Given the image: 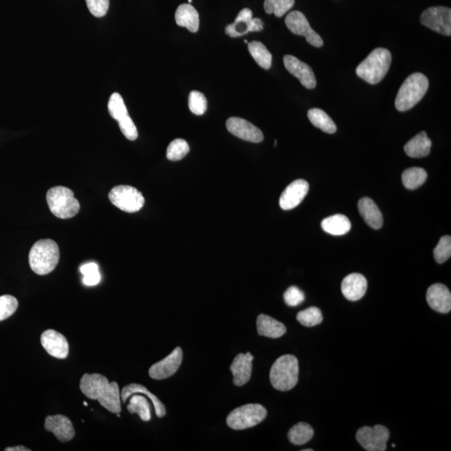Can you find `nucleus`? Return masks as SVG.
Segmentation results:
<instances>
[{
	"label": "nucleus",
	"mask_w": 451,
	"mask_h": 451,
	"mask_svg": "<svg viewBox=\"0 0 451 451\" xmlns=\"http://www.w3.org/2000/svg\"><path fill=\"white\" fill-rule=\"evenodd\" d=\"M18 306V300L14 296H0V322L13 315Z\"/></svg>",
	"instance_id": "38"
},
{
	"label": "nucleus",
	"mask_w": 451,
	"mask_h": 451,
	"mask_svg": "<svg viewBox=\"0 0 451 451\" xmlns=\"http://www.w3.org/2000/svg\"><path fill=\"white\" fill-rule=\"evenodd\" d=\"M308 119L315 127L319 128L325 133L334 134L337 127L334 121L328 114L319 108L310 109L308 112Z\"/></svg>",
	"instance_id": "29"
},
{
	"label": "nucleus",
	"mask_w": 451,
	"mask_h": 451,
	"mask_svg": "<svg viewBox=\"0 0 451 451\" xmlns=\"http://www.w3.org/2000/svg\"><path fill=\"white\" fill-rule=\"evenodd\" d=\"M193 0H188V3H192Z\"/></svg>",
	"instance_id": "47"
},
{
	"label": "nucleus",
	"mask_w": 451,
	"mask_h": 451,
	"mask_svg": "<svg viewBox=\"0 0 451 451\" xmlns=\"http://www.w3.org/2000/svg\"><path fill=\"white\" fill-rule=\"evenodd\" d=\"M321 226L324 231L335 236L346 234L351 229V221L342 214H336L324 219Z\"/></svg>",
	"instance_id": "28"
},
{
	"label": "nucleus",
	"mask_w": 451,
	"mask_h": 451,
	"mask_svg": "<svg viewBox=\"0 0 451 451\" xmlns=\"http://www.w3.org/2000/svg\"><path fill=\"white\" fill-rule=\"evenodd\" d=\"M299 360L294 355H283L275 361L270 371V381L279 391H288L299 381Z\"/></svg>",
	"instance_id": "5"
},
{
	"label": "nucleus",
	"mask_w": 451,
	"mask_h": 451,
	"mask_svg": "<svg viewBox=\"0 0 451 451\" xmlns=\"http://www.w3.org/2000/svg\"><path fill=\"white\" fill-rule=\"evenodd\" d=\"M81 392L91 400H98L103 407L114 414L121 412V393L116 382L109 383L100 373H85L80 380Z\"/></svg>",
	"instance_id": "1"
},
{
	"label": "nucleus",
	"mask_w": 451,
	"mask_h": 451,
	"mask_svg": "<svg viewBox=\"0 0 451 451\" xmlns=\"http://www.w3.org/2000/svg\"><path fill=\"white\" fill-rule=\"evenodd\" d=\"M60 260L59 246L51 239L36 242L28 254L31 269L38 275H46L55 270Z\"/></svg>",
	"instance_id": "2"
},
{
	"label": "nucleus",
	"mask_w": 451,
	"mask_h": 451,
	"mask_svg": "<svg viewBox=\"0 0 451 451\" xmlns=\"http://www.w3.org/2000/svg\"><path fill=\"white\" fill-rule=\"evenodd\" d=\"M429 88V80L421 73H414L401 85L396 100V107L400 112H407L423 98Z\"/></svg>",
	"instance_id": "4"
},
{
	"label": "nucleus",
	"mask_w": 451,
	"mask_h": 451,
	"mask_svg": "<svg viewBox=\"0 0 451 451\" xmlns=\"http://www.w3.org/2000/svg\"><path fill=\"white\" fill-rule=\"evenodd\" d=\"M109 199L117 209L130 213L139 212L145 204L143 195L132 186H115L109 192Z\"/></svg>",
	"instance_id": "8"
},
{
	"label": "nucleus",
	"mask_w": 451,
	"mask_h": 451,
	"mask_svg": "<svg viewBox=\"0 0 451 451\" xmlns=\"http://www.w3.org/2000/svg\"><path fill=\"white\" fill-rule=\"evenodd\" d=\"M426 300L430 308L441 314H448L451 310V294L444 284L436 283L428 288Z\"/></svg>",
	"instance_id": "20"
},
{
	"label": "nucleus",
	"mask_w": 451,
	"mask_h": 451,
	"mask_svg": "<svg viewBox=\"0 0 451 451\" xmlns=\"http://www.w3.org/2000/svg\"><path fill=\"white\" fill-rule=\"evenodd\" d=\"M189 109L195 115L202 116L206 111L207 101L202 93L193 91L189 96Z\"/></svg>",
	"instance_id": "40"
},
{
	"label": "nucleus",
	"mask_w": 451,
	"mask_h": 451,
	"mask_svg": "<svg viewBox=\"0 0 451 451\" xmlns=\"http://www.w3.org/2000/svg\"><path fill=\"white\" fill-rule=\"evenodd\" d=\"M308 190H310V185L306 180L299 179V180L292 182L283 191L281 197H280V206L285 211L295 209L307 196Z\"/></svg>",
	"instance_id": "16"
},
{
	"label": "nucleus",
	"mask_w": 451,
	"mask_h": 451,
	"mask_svg": "<svg viewBox=\"0 0 451 451\" xmlns=\"http://www.w3.org/2000/svg\"><path fill=\"white\" fill-rule=\"evenodd\" d=\"M391 62V53L387 48H375L359 64L356 74L369 84L376 85L384 78Z\"/></svg>",
	"instance_id": "3"
},
{
	"label": "nucleus",
	"mask_w": 451,
	"mask_h": 451,
	"mask_svg": "<svg viewBox=\"0 0 451 451\" xmlns=\"http://www.w3.org/2000/svg\"><path fill=\"white\" fill-rule=\"evenodd\" d=\"M312 450H312V449L303 450V451H312Z\"/></svg>",
	"instance_id": "44"
},
{
	"label": "nucleus",
	"mask_w": 451,
	"mask_h": 451,
	"mask_svg": "<svg viewBox=\"0 0 451 451\" xmlns=\"http://www.w3.org/2000/svg\"><path fill=\"white\" fill-rule=\"evenodd\" d=\"M427 173L423 168H412L402 174V182L406 188L414 190L420 188L427 180Z\"/></svg>",
	"instance_id": "32"
},
{
	"label": "nucleus",
	"mask_w": 451,
	"mask_h": 451,
	"mask_svg": "<svg viewBox=\"0 0 451 451\" xmlns=\"http://www.w3.org/2000/svg\"><path fill=\"white\" fill-rule=\"evenodd\" d=\"M297 320L303 326L315 327L323 322V315L319 308L310 307L300 311L297 315Z\"/></svg>",
	"instance_id": "35"
},
{
	"label": "nucleus",
	"mask_w": 451,
	"mask_h": 451,
	"mask_svg": "<svg viewBox=\"0 0 451 451\" xmlns=\"http://www.w3.org/2000/svg\"><path fill=\"white\" fill-rule=\"evenodd\" d=\"M267 409L259 404H249L236 408L227 418L231 429L242 430L254 427L265 420Z\"/></svg>",
	"instance_id": "7"
},
{
	"label": "nucleus",
	"mask_w": 451,
	"mask_h": 451,
	"mask_svg": "<svg viewBox=\"0 0 451 451\" xmlns=\"http://www.w3.org/2000/svg\"><path fill=\"white\" fill-rule=\"evenodd\" d=\"M88 10L97 18L104 17L107 14L109 0H85Z\"/></svg>",
	"instance_id": "42"
},
{
	"label": "nucleus",
	"mask_w": 451,
	"mask_h": 451,
	"mask_svg": "<svg viewBox=\"0 0 451 451\" xmlns=\"http://www.w3.org/2000/svg\"><path fill=\"white\" fill-rule=\"evenodd\" d=\"M109 115L118 121L119 127L123 135L130 141H135L138 137L136 125L134 124L131 116H129L123 97L119 93H113L109 97L108 103Z\"/></svg>",
	"instance_id": "9"
},
{
	"label": "nucleus",
	"mask_w": 451,
	"mask_h": 451,
	"mask_svg": "<svg viewBox=\"0 0 451 451\" xmlns=\"http://www.w3.org/2000/svg\"><path fill=\"white\" fill-rule=\"evenodd\" d=\"M285 24L292 34L304 36L311 46L318 48L324 46L322 38L312 30L302 12L297 10L291 12L286 17Z\"/></svg>",
	"instance_id": "12"
},
{
	"label": "nucleus",
	"mask_w": 451,
	"mask_h": 451,
	"mask_svg": "<svg viewBox=\"0 0 451 451\" xmlns=\"http://www.w3.org/2000/svg\"><path fill=\"white\" fill-rule=\"evenodd\" d=\"M46 200L48 209L56 218L68 219L79 213L80 202L71 189L64 186H55L48 191Z\"/></svg>",
	"instance_id": "6"
},
{
	"label": "nucleus",
	"mask_w": 451,
	"mask_h": 451,
	"mask_svg": "<svg viewBox=\"0 0 451 451\" xmlns=\"http://www.w3.org/2000/svg\"><path fill=\"white\" fill-rule=\"evenodd\" d=\"M175 19L178 26L185 27L193 33H196L200 24L199 15L190 3H184L177 8Z\"/></svg>",
	"instance_id": "26"
},
{
	"label": "nucleus",
	"mask_w": 451,
	"mask_h": 451,
	"mask_svg": "<svg viewBox=\"0 0 451 451\" xmlns=\"http://www.w3.org/2000/svg\"><path fill=\"white\" fill-rule=\"evenodd\" d=\"M295 0H265L264 10L268 15L274 14L281 18L288 10L294 6Z\"/></svg>",
	"instance_id": "34"
},
{
	"label": "nucleus",
	"mask_w": 451,
	"mask_h": 451,
	"mask_svg": "<svg viewBox=\"0 0 451 451\" xmlns=\"http://www.w3.org/2000/svg\"><path fill=\"white\" fill-rule=\"evenodd\" d=\"M130 403L127 405L128 412L131 414H137L142 421H149L150 416V408L148 400L141 393L132 395Z\"/></svg>",
	"instance_id": "33"
},
{
	"label": "nucleus",
	"mask_w": 451,
	"mask_h": 451,
	"mask_svg": "<svg viewBox=\"0 0 451 451\" xmlns=\"http://www.w3.org/2000/svg\"><path fill=\"white\" fill-rule=\"evenodd\" d=\"M135 393H141V395H145L148 396L150 401L152 402L154 408H155V412L158 418H162L166 416V410L165 405L161 403V401L158 399V398L153 395L152 393H150L145 386L138 384H131L125 386L123 388V392L121 393V400L125 403L127 401L130 397Z\"/></svg>",
	"instance_id": "27"
},
{
	"label": "nucleus",
	"mask_w": 451,
	"mask_h": 451,
	"mask_svg": "<svg viewBox=\"0 0 451 451\" xmlns=\"http://www.w3.org/2000/svg\"><path fill=\"white\" fill-rule=\"evenodd\" d=\"M432 142L425 132H421L405 145L406 155L412 158H423L430 155Z\"/></svg>",
	"instance_id": "25"
},
{
	"label": "nucleus",
	"mask_w": 451,
	"mask_h": 451,
	"mask_svg": "<svg viewBox=\"0 0 451 451\" xmlns=\"http://www.w3.org/2000/svg\"><path fill=\"white\" fill-rule=\"evenodd\" d=\"M315 432L311 425L304 423V422H300L290 430L288 438L292 444L303 445L311 440Z\"/></svg>",
	"instance_id": "30"
},
{
	"label": "nucleus",
	"mask_w": 451,
	"mask_h": 451,
	"mask_svg": "<svg viewBox=\"0 0 451 451\" xmlns=\"http://www.w3.org/2000/svg\"><path fill=\"white\" fill-rule=\"evenodd\" d=\"M190 148L188 142L184 139H176L170 142L166 150V157L170 161H180L188 155Z\"/></svg>",
	"instance_id": "36"
},
{
	"label": "nucleus",
	"mask_w": 451,
	"mask_h": 451,
	"mask_svg": "<svg viewBox=\"0 0 451 451\" xmlns=\"http://www.w3.org/2000/svg\"><path fill=\"white\" fill-rule=\"evenodd\" d=\"M356 439L361 446L368 451H384L387 448L389 432L385 426L378 425L375 427L364 426L357 430Z\"/></svg>",
	"instance_id": "10"
},
{
	"label": "nucleus",
	"mask_w": 451,
	"mask_h": 451,
	"mask_svg": "<svg viewBox=\"0 0 451 451\" xmlns=\"http://www.w3.org/2000/svg\"><path fill=\"white\" fill-rule=\"evenodd\" d=\"M284 67L292 76L299 79L300 83L307 89H315L317 81L314 71L306 63L301 62L295 56L285 55L283 57Z\"/></svg>",
	"instance_id": "17"
},
{
	"label": "nucleus",
	"mask_w": 451,
	"mask_h": 451,
	"mask_svg": "<svg viewBox=\"0 0 451 451\" xmlns=\"http://www.w3.org/2000/svg\"><path fill=\"white\" fill-rule=\"evenodd\" d=\"M44 429L52 432L60 441H71L75 437V429L72 422L62 414L47 416L44 422Z\"/></svg>",
	"instance_id": "19"
},
{
	"label": "nucleus",
	"mask_w": 451,
	"mask_h": 451,
	"mask_svg": "<svg viewBox=\"0 0 451 451\" xmlns=\"http://www.w3.org/2000/svg\"><path fill=\"white\" fill-rule=\"evenodd\" d=\"M359 211L365 222L373 229H380L383 226V216L376 203L369 197L360 199Z\"/></svg>",
	"instance_id": "23"
},
{
	"label": "nucleus",
	"mask_w": 451,
	"mask_h": 451,
	"mask_svg": "<svg viewBox=\"0 0 451 451\" xmlns=\"http://www.w3.org/2000/svg\"><path fill=\"white\" fill-rule=\"evenodd\" d=\"M451 256L450 236H444L440 239L436 249H434V258L438 263H444Z\"/></svg>",
	"instance_id": "39"
},
{
	"label": "nucleus",
	"mask_w": 451,
	"mask_h": 451,
	"mask_svg": "<svg viewBox=\"0 0 451 451\" xmlns=\"http://www.w3.org/2000/svg\"><path fill=\"white\" fill-rule=\"evenodd\" d=\"M84 405H85V406H87V405H88V404L87 403V402H84Z\"/></svg>",
	"instance_id": "45"
},
{
	"label": "nucleus",
	"mask_w": 451,
	"mask_h": 451,
	"mask_svg": "<svg viewBox=\"0 0 451 451\" xmlns=\"http://www.w3.org/2000/svg\"><path fill=\"white\" fill-rule=\"evenodd\" d=\"M254 359V356L249 352L239 353L236 356L230 366V371L233 375V384L236 386L245 385L250 380Z\"/></svg>",
	"instance_id": "21"
},
{
	"label": "nucleus",
	"mask_w": 451,
	"mask_h": 451,
	"mask_svg": "<svg viewBox=\"0 0 451 451\" xmlns=\"http://www.w3.org/2000/svg\"><path fill=\"white\" fill-rule=\"evenodd\" d=\"M283 299L287 306L297 307L303 302L304 299H306V295L298 287L292 286L284 292Z\"/></svg>",
	"instance_id": "41"
},
{
	"label": "nucleus",
	"mask_w": 451,
	"mask_h": 451,
	"mask_svg": "<svg viewBox=\"0 0 451 451\" xmlns=\"http://www.w3.org/2000/svg\"><path fill=\"white\" fill-rule=\"evenodd\" d=\"M6 451H31L30 449L26 448V447L19 445V446H15V447H8L5 450Z\"/></svg>",
	"instance_id": "43"
},
{
	"label": "nucleus",
	"mask_w": 451,
	"mask_h": 451,
	"mask_svg": "<svg viewBox=\"0 0 451 451\" xmlns=\"http://www.w3.org/2000/svg\"><path fill=\"white\" fill-rule=\"evenodd\" d=\"M421 22L430 30L443 35H451L450 8L437 6L429 8L421 16Z\"/></svg>",
	"instance_id": "11"
},
{
	"label": "nucleus",
	"mask_w": 451,
	"mask_h": 451,
	"mask_svg": "<svg viewBox=\"0 0 451 451\" xmlns=\"http://www.w3.org/2000/svg\"><path fill=\"white\" fill-rule=\"evenodd\" d=\"M182 359H184V352L180 347H177L168 357L150 368V377L157 380L168 379L176 373L180 368Z\"/></svg>",
	"instance_id": "14"
},
{
	"label": "nucleus",
	"mask_w": 451,
	"mask_h": 451,
	"mask_svg": "<svg viewBox=\"0 0 451 451\" xmlns=\"http://www.w3.org/2000/svg\"><path fill=\"white\" fill-rule=\"evenodd\" d=\"M80 273L83 274V283L87 286H96L100 281V274L98 265L95 263L85 264L80 267Z\"/></svg>",
	"instance_id": "37"
},
{
	"label": "nucleus",
	"mask_w": 451,
	"mask_h": 451,
	"mask_svg": "<svg viewBox=\"0 0 451 451\" xmlns=\"http://www.w3.org/2000/svg\"><path fill=\"white\" fill-rule=\"evenodd\" d=\"M257 328L260 336L278 339L286 334L285 325L266 315H260L257 319Z\"/></svg>",
	"instance_id": "24"
},
{
	"label": "nucleus",
	"mask_w": 451,
	"mask_h": 451,
	"mask_svg": "<svg viewBox=\"0 0 451 451\" xmlns=\"http://www.w3.org/2000/svg\"><path fill=\"white\" fill-rule=\"evenodd\" d=\"M42 346L46 351L56 359L64 360L69 355V343L63 335L53 329H48L42 335L40 339Z\"/></svg>",
	"instance_id": "18"
},
{
	"label": "nucleus",
	"mask_w": 451,
	"mask_h": 451,
	"mask_svg": "<svg viewBox=\"0 0 451 451\" xmlns=\"http://www.w3.org/2000/svg\"><path fill=\"white\" fill-rule=\"evenodd\" d=\"M264 24L261 19L254 18L253 12L243 9L240 12L233 24L225 28V33L231 38L241 37L250 32H260L263 30Z\"/></svg>",
	"instance_id": "13"
},
{
	"label": "nucleus",
	"mask_w": 451,
	"mask_h": 451,
	"mask_svg": "<svg viewBox=\"0 0 451 451\" xmlns=\"http://www.w3.org/2000/svg\"><path fill=\"white\" fill-rule=\"evenodd\" d=\"M368 282L360 274H351L345 277L341 285L343 294L349 301H357L363 298L367 291Z\"/></svg>",
	"instance_id": "22"
},
{
	"label": "nucleus",
	"mask_w": 451,
	"mask_h": 451,
	"mask_svg": "<svg viewBox=\"0 0 451 451\" xmlns=\"http://www.w3.org/2000/svg\"><path fill=\"white\" fill-rule=\"evenodd\" d=\"M249 51L260 67L264 70H269L273 62V55L263 43L258 42L249 43Z\"/></svg>",
	"instance_id": "31"
},
{
	"label": "nucleus",
	"mask_w": 451,
	"mask_h": 451,
	"mask_svg": "<svg viewBox=\"0 0 451 451\" xmlns=\"http://www.w3.org/2000/svg\"><path fill=\"white\" fill-rule=\"evenodd\" d=\"M245 42L247 43V44H249V42H247V39L245 40Z\"/></svg>",
	"instance_id": "46"
},
{
	"label": "nucleus",
	"mask_w": 451,
	"mask_h": 451,
	"mask_svg": "<svg viewBox=\"0 0 451 451\" xmlns=\"http://www.w3.org/2000/svg\"><path fill=\"white\" fill-rule=\"evenodd\" d=\"M227 128L229 132L240 139L259 143L263 140V134L254 125L239 117H231L227 121Z\"/></svg>",
	"instance_id": "15"
}]
</instances>
